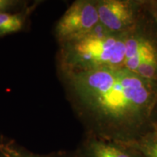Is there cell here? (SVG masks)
<instances>
[{
    "label": "cell",
    "mask_w": 157,
    "mask_h": 157,
    "mask_svg": "<svg viewBox=\"0 0 157 157\" xmlns=\"http://www.w3.org/2000/svg\"><path fill=\"white\" fill-rule=\"evenodd\" d=\"M62 75L76 113L98 137H141L144 129L154 127L157 84L125 68Z\"/></svg>",
    "instance_id": "cell-1"
},
{
    "label": "cell",
    "mask_w": 157,
    "mask_h": 157,
    "mask_svg": "<svg viewBox=\"0 0 157 157\" xmlns=\"http://www.w3.org/2000/svg\"><path fill=\"white\" fill-rule=\"evenodd\" d=\"M127 34L112 33L99 23L84 36L60 44V73L124 68Z\"/></svg>",
    "instance_id": "cell-2"
},
{
    "label": "cell",
    "mask_w": 157,
    "mask_h": 157,
    "mask_svg": "<svg viewBox=\"0 0 157 157\" xmlns=\"http://www.w3.org/2000/svg\"><path fill=\"white\" fill-rule=\"evenodd\" d=\"M124 68L157 84V26L145 8L140 22L127 34Z\"/></svg>",
    "instance_id": "cell-3"
},
{
    "label": "cell",
    "mask_w": 157,
    "mask_h": 157,
    "mask_svg": "<svg viewBox=\"0 0 157 157\" xmlns=\"http://www.w3.org/2000/svg\"><path fill=\"white\" fill-rule=\"evenodd\" d=\"M99 23L95 0H76L59 19L55 34L61 44L84 36Z\"/></svg>",
    "instance_id": "cell-4"
},
{
    "label": "cell",
    "mask_w": 157,
    "mask_h": 157,
    "mask_svg": "<svg viewBox=\"0 0 157 157\" xmlns=\"http://www.w3.org/2000/svg\"><path fill=\"white\" fill-rule=\"evenodd\" d=\"M100 24L116 34L133 30L144 13L143 1L95 0Z\"/></svg>",
    "instance_id": "cell-5"
},
{
    "label": "cell",
    "mask_w": 157,
    "mask_h": 157,
    "mask_svg": "<svg viewBox=\"0 0 157 157\" xmlns=\"http://www.w3.org/2000/svg\"><path fill=\"white\" fill-rule=\"evenodd\" d=\"M81 157H135L111 140L92 135L84 143Z\"/></svg>",
    "instance_id": "cell-6"
},
{
    "label": "cell",
    "mask_w": 157,
    "mask_h": 157,
    "mask_svg": "<svg viewBox=\"0 0 157 157\" xmlns=\"http://www.w3.org/2000/svg\"><path fill=\"white\" fill-rule=\"evenodd\" d=\"M31 8L18 13H0V37L18 32L26 23Z\"/></svg>",
    "instance_id": "cell-7"
},
{
    "label": "cell",
    "mask_w": 157,
    "mask_h": 157,
    "mask_svg": "<svg viewBox=\"0 0 157 157\" xmlns=\"http://www.w3.org/2000/svg\"><path fill=\"white\" fill-rule=\"evenodd\" d=\"M0 155L2 157H50V155L31 153L11 141L0 142Z\"/></svg>",
    "instance_id": "cell-8"
},
{
    "label": "cell",
    "mask_w": 157,
    "mask_h": 157,
    "mask_svg": "<svg viewBox=\"0 0 157 157\" xmlns=\"http://www.w3.org/2000/svg\"><path fill=\"white\" fill-rule=\"evenodd\" d=\"M138 148L145 157H157V127L140 137Z\"/></svg>",
    "instance_id": "cell-9"
},
{
    "label": "cell",
    "mask_w": 157,
    "mask_h": 157,
    "mask_svg": "<svg viewBox=\"0 0 157 157\" xmlns=\"http://www.w3.org/2000/svg\"><path fill=\"white\" fill-rule=\"evenodd\" d=\"M143 7L157 26V0H146L143 1Z\"/></svg>",
    "instance_id": "cell-10"
},
{
    "label": "cell",
    "mask_w": 157,
    "mask_h": 157,
    "mask_svg": "<svg viewBox=\"0 0 157 157\" xmlns=\"http://www.w3.org/2000/svg\"><path fill=\"white\" fill-rule=\"evenodd\" d=\"M21 4V2L15 0H0V13H10Z\"/></svg>",
    "instance_id": "cell-11"
},
{
    "label": "cell",
    "mask_w": 157,
    "mask_h": 157,
    "mask_svg": "<svg viewBox=\"0 0 157 157\" xmlns=\"http://www.w3.org/2000/svg\"><path fill=\"white\" fill-rule=\"evenodd\" d=\"M50 157H81V156H73V155H69V154H56V155H50Z\"/></svg>",
    "instance_id": "cell-12"
},
{
    "label": "cell",
    "mask_w": 157,
    "mask_h": 157,
    "mask_svg": "<svg viewBox=\"0 0 157 157\" xmlns=\"http://www.w3.org/2000/svg\"><path fill=\"white\" fill-rule=\"evenodd\" d=\"M154 127H157V105L155 109L154 116Z\"/></svg>",
    "instance_id": "cell-13"
}]
</instances>
